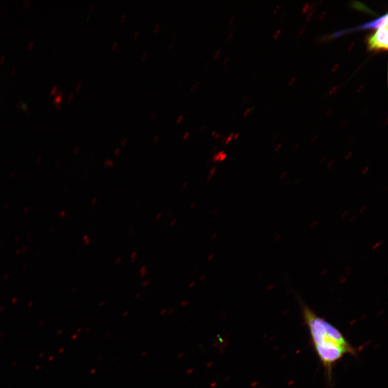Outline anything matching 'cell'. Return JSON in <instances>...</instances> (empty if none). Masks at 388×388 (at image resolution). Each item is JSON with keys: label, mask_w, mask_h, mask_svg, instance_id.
Masks as SVG:
<instances>
[{"label": "cell", "mask_w": 388, "mask_h": 388, "mask_svg": "<svg viewBox=\"0 0 388 388\" xmlns=\"http://www.w3.org/2000/svg\"><path fill=\"white\" fill-rule=\"evenodd\" d=\"M232 31V30H230L228 38H227V41H228L230 40V39L233 36V35H234V33H233Z\"/></svg>", "instance_id": "obj_22"}, {"label": "cell", "mask_w": 388, "mask_h": 388, "mask_svg": "<svg viewBox=\"0 0 388 388\" xmlns=\"http://www.w3.org/2000/svg\"><path fill=\"white\" fill-rule=\"evenodd\" d=\"M139 31L138 30H136L135 33H134V38L135 40H137V39L138 38V37L139 36Z\"/></svg>", "instance_id": "obj_16"}, {"label": "cell", "mask_w": 388, "mask_h": 388, "mask_svg": "<svg viewBox=\"0 0 388 388\" xmlns=\"http://www.w3.org/2000/svg\"><path fill=\"white\" fill-rule=\"evenodd\" d=\"M355 140H356V137L353 136L350 138H349V143L351 144L353 143Z\"/></svg>", "instance_id": "obj_15"}, {"label": "cell", "mask_w": 388, "mask_h": 388, "mask_svg": "<svg viewBox=\"0 0 388 388\" xmlns=\"http://www.w3.org/2000/svg\"><path fill=\"white\" fill-rule=\"evenodd\" d=\"M221 315H222L223 316V319H225L226 316V313L225 311H222L221 312Z\"/></svg>", "instance_id": "obj_39"}, {"label": "cell", "mask_w": 388, "mask_h": 388, "mask_svg": "<svg viewBox=\"0 0 388 388\" xmlns=\"http://www.w3.org/2000/svg\"><path fill=\"white\" fill-rule=\"evenodd\" d=\"M214 256H215V254L214 253L210 254L209 255V256L208 257V261L209 262H211L212 260L213 259Z\"/></svg>", "instance_id": "obj_14"}, {"label": "cell", "mask_w": 388, "mask_h": 388, "mask_svg": "<svg viewBox=\"0 0 388 388\" xmlns=\"http://www.w3.org/2000/svg\"><path fill=\"white\" fill-rule=\"evenodd\" d=\"M369 168L368 167L365 168V169L362 171V174H365V173H366L367 172V171L369 170Z\"/></svg>", "instance_id": "obj_37"}, {"label": "cell", "mask_w": 388, "mask_h": 388, "mask_svg": "<svg viewBox=\"0 0 388 388\" xmlns=\"http://www.w3.org/2000/svg\"><path fill=\"white\" fill-rule=\"evenodd\" d=\"M388 26V14L381 16L378 19L375 20L373 21L368 22L361 26H359L354 28L351 29V30H356L358 29H377L381 28L382 27Z\"/></svg>", "instance_id": "obj_3"}, {"label": "cell", "mask_w": 388, "mask_h": 388, "mask_svg": "<svg viewBox=\"0 0 388 388\" xmlns=\"http://www.w3.org/2000/svg\"><path fill=\"white\" fill-rule=\"evenodd\" d=\"M206 278V275H203L200 277V278H199V280H200L201 281H203Z\"/></svg>", "instance_id": "obj_32"}, {"label": "cell", "mask_w": 388, "mask_h": 388, "mask_svg": "<svg viewBox=\"0 0 388 388\" xmlns=\"http://www.w3.org/2000/svg\"><path fill=\"white\" fill-rule=\"evenodd\" d=\"M82 88V84L81 82L80 81H79L77 83L76 86V90L77 92H79Z\"/></svg>", "instance_id": "obj_8"}, {"label": "cell", "mask_w": 388, "mask_h": 388, "mask_svg": "<svg viewBox=\"0 0 388 388\" xmlns=\"http://www.w3.org/2000/svg\"><path fill=\"white\" fill-rule=\"evenodd\" d=\"M193 371H194V369H189V370H187V371H186V374L187 375H188V374H191V373L193 372Z\"/></svg>", "instance_id": "obj_35"}, {"label": "cell", "mask_w": 388, "mask_h": 388, "mask_svg": "<svg viewBox=\"0 0 388 388\" xmlns=\"http://www.w3.org/2000/svg\"><path fill=\"white\" fill-rule=\"evenodd\" d=\"M176 33H177V32H176V31H175V32H174V34H173V36H172V38H174V36H175V35H176Z\"/></svg>", "instance_id": "obj_50"}, {"label": "cell", "mask_w": 388, "mask_h": 388, "mask_svg": "<svg viewBox=\"0 0 388 388\" xmlns=\"http://www.w3.org/2000/svg\"><path fill=\"white\" fill-rule=\"evenodd\" d=\"M229 59V58L228 57H226V58H225V59L224 60V61H223V64L224 65H226V64L227 63V62H228Z\"/></svg>", "instance_id": "obj_34"}, {"label": "cell", "mask_w": 388, "mask_h": 388, "mask_svg": "<svg viewBox=\"0 0 388 388\" xmlns=\"http://www.w3.org/2000/svg\"><path fill=\"white\" fill-rule=\"evenodd\" d=\"M173 311H174V309H170V311H169V314H170L171 313H173Z\"/></svg>", "instance_id": "obj_47"}, {"label": "cell", "mask_w": 388, "mask_h": 388, "mask_svg": "<svg viewBox=\"0 0 388 388\" xmlns=\"http://www.w3.org/2000/svg\"><path fill=\"white\" fill-rule=\"evenodd\" d=\"M286 174H287L286 171H285V172L282 173L280 176V179H284Z\"/></svg>", "instance_id": "obj_30"}, {"label": "cell", "mask_w": 388, "mask_h": 388, "mask_svg": "<svg viewBox=\"0 0 388 388\" xmlns=\"http://www.w3.org/2000/svg\"><path fill=\"white\" fill-rule=\"evenodd\" d=\"M302 313L315 353L331 380L336 364L346 355L355 356L356 349L339 329L319 317L306 305L302 306Z\"/></svg>", "instance_id": "obj_1"}, {"label": "cell", "mask_w": 388, "mask_h": 388, "mask_svg": "<svg viewBox=\"0 0 388 388\" xmlns=\"http://www.w3.org/2000/svg\"><path fill=\"white\" fill-rule=\"evenodd\" d=\"M235 18V15H233V16H232V17H231V19L230 20V21H229V24H231V22H232L233 21H234V20Z\"/></svg>", "instance_id": "obj_38"}, {"label": "cell", "mask_w": 388, "mask_h": 388, "mask_svg": "<svg viewBox=\"0 0 388 388\" xmlns=\"http://www.w3.org/2000/svg\"><path fill=\"white\" fill-rule=\"evenodd\" d=\"M159 27H160V25L159 24H157V25H155L154 26V28H153L154 32H155V33L157 32L158 31L159 29Z\"/></svg>", "instance_id": "obj_18"}, {"label": "cell", "mask_w": 388, "mask_h": 388, "mask_svg": "<svg viewBox=\"0 0 388 388\" xmlns=\"http://www.w3.org/2000/svg\"><path fill=\"white\" fill-rule=\"evenodd\" d=\"M388 26L381 28L368 40V47L371 51H387L388 47Z\"/></svg>", "instance_id": "obj_2"}, {"label": "cell", "mask_w": 388, "mask_h": 388, "mask_svg": "<svg viewBox=\"0 0 388 388\" xmlns=\"http://www.w3.org/2000/svg\"><path fill=\"white\" fill-rule=\"evenodd\" d=\"M334 164V162L333 160H331L330 161L328 165H327V167H328V169L329 170H331L333 167Z\"/></svg>", "instance_id": "obj_5"}, {"label": "cell", "mask_w": 388, "mask_h": 388, "mask_svg": "<svg viewBox=\"0 0 388 388\" xmlns=\"http://www.w3.org/2000/svg\"><path fill=\"white\" fill-rule=\"evenodd\" d=\"M63 99L62 98V91H61L59 92L58 96L56 97V98L55 99L54 102L55 105H56V107L57 109L59 108V104L62 102Z\"/></svg>", "instance_id": "obj_4"}, {"label": "cell", "mask_w": 388, "mask_h": 388, "mask_svg": "<svg viewBox=\"0 0 388 388\" xmlns=\"http://www.w3.org/2000/svg\"><path fill=\"white\" fill-rule=\"evenodd\" d=\"M220 53H221L220 50H219V51L216 52L215 53V54H214V59L218 58L219 57V55H220Z\"/></svg>", "instance_id": "obj_19"}, {"label": "cell", "mask_w": 388, "mask_h": 388, "mask_svg": "<svg viewBox=\"0 0 388 388\" xmlns=\"http://www.w3.org/2000/svg\"><path fill=\"white\" fill-rule=\"evenodd\" d=\"M94 9H95V5L92 4L89 8V12L92 13L93 12Z\"/></svg>", "instance_id": "obj_31"}, {"label": "cell", "mask_w": 388, "mask_h": 388, "mask_svg": "<svg viewBox=\"0 0 388 388\" xmlns=\"http://www.w3.org/2000/svg\"><path fill=\"white\" fill-rule=\"evenodd\" d=\"M182 119H183V116L182 115L180 116L178 120H177V123H180V122L182 121Z\"/></svg>", "instance_id": "obj_40"}, {"label": "cell", "mask_w": 388, "mask_h": 388, "mask_svg": "<svg viewBox=\"0 0 388 388\" xmlns=\"http://www.w3.org/2000/svg\"><path fill=\"white\" fill-rule=\"evenodd\" d=\"M298 146H299V143H296L295 144V145H294L292 147V152H295L296 151V149L298 148Z\"/></svg>", "instance_id": "obj_24"}, {"label": "cell", "mask_w": 388, "mask_h": 388, "mask_svg": "<svg viewBox=\"0 0 388 388\" xmlns=\"http://www.w3.org/2000/svg\"><path fill=\"white\" fill-rule=\"evenodd\" d=\"M118 46V43L117 42H114L112 46V51H114L117 48Z\"/></svg>", "instance_id": "obj_20"}, {"label": "cell", "mask_w": 388, "mask_h": 388, "mask_svg": "<svg viewBox=\"0 0 388 388\" xmlns=\"http://www.w3.org/2000/svg\"><path fill=\"white\" fill-rule=\"evenodd\" d=\"M233 136H234V135H231L230 136L228 139H227L226 144H228L231 140L233 138Z\"/></svg>", "instance_id": "obj_28"}, {"label": "cell", "mask_w": 388, "mask_h": 388, "mask_svg": "<svg viewBox=\"0 0 388 388\" xmlns=\"http://www.w3.org/2000/svg\"><path fill=\"white\" fill-rule=\"evenodd\" d=\"M364 209H365V207H363V208L362 209V210H361V211H362V210H363Z\"/></svg>", "instance_id": "obj_53"}, {"label": "cell", "mask_w": 388, "mask_h": 388, "mask_svg": "<svg viewBox=\"0 0 388 388\" xmlns=\"http://www.w3.org/2000/svg\"><path fill=\"white\" fill-rule=\"evenodd\" d=\"M215 386H216V383H213V384L211 385V387H215Z\"/></svg>", "instance_id": "obj_48"}, {"label": "cell", "mask_w": 388, "mask_h": 388, "mask_svg": "<svg viewBox=\"0 0 388 388\" xmlns=\"http://www.w3.org/2000/svg\"><path fill=\"white\" fill-rule=\"evenodd\" d=\"M213 365V362H210L209 364H207L208 367H210Z\"/></svg>", "instance_id": "obj_44"}, {"label": "cell", "mask_w": 388, "mask_h": 388, "mask_svg": "<svg viewBox=\"0 0 388 388\" xmlns=\"http://www.w3.org/2000/svg\"><path fill=\"white\" fill-rule=\"evenodd\" d=\"M300 183H301V180L300 179L296 180V181L295 182V186H297L298 185H299V184H300Z\"/></svg>", "instance_id": "obj_33"}, {"label": "cell", "mask_w": 388, "mask_h": 388, "mask_svg": "<svg viewBox=\"0 0 388 388\" xmlns=\"http://www.w3.org/2000/svg\"><path fill=\"white\" fill-rule=\"evenodd\" d=\"M230 378H226V379H225V381H228L230 380Z\"/></svg>", "instance_id": "obj_52"}, {"label": "cell", "mask_w": 388, "mask_h": 388, "mask_svg": "<svg viewBox=\"0 0 388 388\" xmlns=\"http://www.w3.org/2000/svg\"><path fill=\"white\" fill-rule=\"evenodd\" d=\"M279 134H275L273 137L274 140L276 139L277 138V137L279 136Z\"/></svg>", "instance_id": "obj_41"}, {"label": "cell", "mask_w": 388, "mask_h": 388, "mask_svg": "<svg viewBox=\"0 0 388 388\" xmlns=\"http://www.w3.org/2000/svg\"><path fill=\"white\" fill-rule=\"evenodd\" d=\"M189 135H189V134H188V133H186V134L185 135V137H184V138L186 139H187L188 137H189Z\"/></svg>", "instance_id": "obj_45"}, {"label": "cell", "mask_w": 388, "mask_h": 388, "mask_svg": "<svg viewBox=\"0 0 388 388\" xmlns=\"http://www.w3.org/2000/svg\"><path fill=\"white\" fill-rule=\"evenodd\" d=\"M218 236V233H214V234L212 236V240L214 241L217 238Z\"/></svg>", "instance_id": "obj_29"}, {"label": "cell", "mask_w": 388, "mask_h": 388, "mask_svg": "<svg viewBox=\"0 0 388 388\" xmlns=\"http://www.w3.org/2000/svg\"><path fill=\"white\" fill-rule=\"evenodd\" d=\"M216 212H217V209H215V210H214V212L213 213V214H215V213H216Z\"/></svg>", "instance_id": "obj_51"}, {"label": "cell", "mask_w": 388, "mask_h": 388, "mask_svg": "<svg viewBox=\"0 0 388 388\" xmlns=\"http://www.w3.org/2000/svg\"><path fill=\"white\" fill-rule=\"evenodd\" d=\"M176 220H174V221L172 222V223H171V225H174V224H175V223H176Z\"/></svg>", "instance_id": "obj_46"}, {"label": "cell", "mask_w": 388, "mask_h": 388, "mask_svg": "<svg viewBox=\"0 0 388 388\" xmlns=\"http://www.w3.org/2000/svg\"><path fill=\"white\" fill-rule=\"evenodd\" d=\"M209 63V62H208L206 64H205V65L204 66V67H203L204 69H206L207 68V67H208Z\"/></svg>", "instance_id": "obj_42"}, {"label": "cell", "mask_w": 388, "mask_h": 388, "mask_svg": "<svg viewBox=\"0 0 388 388\" xmlns=\"http://www.w3.org/2000/svg\"><path fill=\"white\" fill-rule=\"evenodd\" d=\"M254 109V107H253V108H249V109H247V110L246 111V112H245V114H244V115H245V116H247V115H248L249 113H250L251 112H252V111H253Z\"/></svg>", "instance_id": "obj_10"}, {"label": "cell", "mask_w": 388, "mask_h": 388, "mask_svg": "<svg viewBox=\"0 0 388 388\" xmlns=\"http://www.w3.org/2000/svg\"><path fill=\"white\" fill-rule=\"evenodd\" d=\"M257 385V382H253V383L251 384V387H254V386H256Z\"/></svg>", "instance_id": "obj_43"}, {"label": "cell", "mask_w": 388, "mask_h": 388, "mask_svg": "<svg viewBox=\"0 0 388 388\" xmlns=\"http://www.w3.org/2000/svg\"><path fill=\"white\" fill-rule=\"evenodd\" d=\"M218 345V342H216L215 343H214L213 346L215 347V346H217Z\"/></svg>", "instance_id": "obj_49"}, {"label": "cell", "mask_w": 388, "mask_h": 388, "mask_svg": "<svg viewBox=\"0 0 388 388\" xmlns=\"http://www.w3.org/2000/svg\"><path fill=\"white\" fill-rule=\"evenodd\" d=\"M126 16L127 15H126V13H124V14H123V15H121V18H120V21H121V23H123V22H125V20L126 19Z\"/></svg>", "instance_id": "obj_12"}, {"label": "cell", "mask_w": 388, "mask_h": 388, "mask_svg": "<svg viewBox=\"0 0 388 388\" xmlns=\"http://www.w3.org/2000/svg\"><path fill=\"white\" fill-rule=\"evenodd\" d=\"M199 83H200V81H198L196 82L195 84L193 85L191 88V91L193 92L195 91L199 85Z\"/></svg>", "instance_id": "obj_7"}, {"label": "cell", "mask_w": 388, "mask_h": 388, "mask_svg": "<svg viewBox=\"0 0 388 388\" xmlns=\"http://www.w3.org/2000/svg\"><path fill=\"white\" fill-rule=\"evenodd\" d=\"M195 284H196V282L195 281H192L190 282L188 286H189L190 289H192V288H193L194 286H195Z\"/></svg>", "instance_id": "obj_21"}, {"label": "cell", "mask_w": 388, "mask_h": 388, "mask_svg": "<svg viewBox=\"0 0 388 388\" xmlns=\"http://www.w3.org/2000/svg\"><path fill=\"white\" fill-rule=\"evenodd\" d=\"M190 304V302L188 301L184 300L180 302V306L182 307H186Z\"/></svg>", "instance_id": "obj_6"}, {"label": "cell", "mask_w": 388, "mask_h": 388, "mask_svg": "<svg viewBox=\"0 0 388 388\" xmlns=\"http://www.w3.org/2000/svg\"><path fill=\"white\" fill-rule=\"evenodd\" d=\"M352 155H353V152H348L346 155V157H345L346 160H348L349 158H351V157L352 156Z\"/></svg>", "instance_id": "obj_17"}, {"label": "cell", "mask_w": 388, "mask_h": 388, "mask_svg": "<svg viewBox=\"0 0 388 388\" xmlns=\"http://www.w3.org/2000/svg\"><path fill=\"white\" fill-rule=\"evenodd\" d=\"M73 98H74V93H71L70 94L69 97H68V102H70L71 101V100L73 99Z\"/></svg>", "instance_id": "obj_23"}, {"label": "cell", "mask_w": 388, "mask_h": 388, "mask_svg": "<svg viewBox=\"0 0 388 388\" xmlns=\"http://www.w3.org/2000/svg\"><path fill=\"white\" fill-rule=\"evenodd\" d=\"M326 159H327L326 156H323V157H321L320 160V164H323L325 162Z\"/></svg>", "instance_id": "obj_25"}, {"label": "cell", "mask_w": 388, "mask_h": 388, "mask_svg": "<svg viewBox=\"0 0 388 388\" xmlns=\"http://www.w3.org/2000/svg\"><path fill=\"white\" fill-rule=\"evenodd\" d=\"M281 146H282V144L281 143L279 144V145L276 147L275 151L276 152L279 151Z\"/></svg>", "instance_id": "obj_26"}, {"label": "cell", "mask_w": 388, "mask_h": 388, "mask_svg": "<svg viewBox=\"0 0 388 388\" xmlns=\"http://www.w3.org/2000/svg\"><path fill=\"white\" fill-rule=\"evenodd\" d=\"M250 98L245 97V98H244V100H243L242 103H248L249 101H250Z\"/></svg>", "instance_id": "obj_27"}, {"label": "cell", "mask_w": 388, "mask_h": 388, "mask_svg": "<svg viewBox=\"0 0 388 388\" xmlns=\"http://www.w3.org/2000/svg\"><path fill=\"white\" fill-rule=\"evenodd\" d=\"M57 92H58V91H57V86H55L54 87L51 93V95H51H51H57Z\"/></svg>", "instance_id": "obj_11"}, {"label": "cell", "mask_w": 388, "mask_h": 388, "mask_svg": "<svg viewBox=\"0 0 388 388\" xmlns=\"http://www.w3.org/2000/svg\"><path fill=\"white\" fill-rule=\"evenodd\" d=\"M318 135H314L313 137H312L311 139L310 140V143H312L315 142L316 141L318 140Z\"/></svg>", "instance_id": "obj_9"}, {"label": "cell", "mask_w": 388, "mask_h": 388, "mask_svg": "<svg viewBox=\"0 0 388 388\" xmlns=\"http://www.w3.org/2000/svg\"><path fill=\"white\" fill-rule=\"evenodd\" d=\"M147 53L146 52H144L141 55V60H142V61L145 60L146 59V57H147Z\"/></svg>", "instance_id": "obj_13"}, {"label": "cell", "mask_w": 388, "mask_h": 388, "mask_svg": "<svg viewBox=\"0 0 388 388\" xmlns=\"http://www.w3.org/2000/svg\"><path fill=\"white\" fill-rule=\"evenodd\" d=\"M173 46H174V44L173 43H171V44H169V48H168V49H169V51H171V50H172V49L173 48Z\"/></svg>", "instance_id": "obj_36"}]
</instances>
